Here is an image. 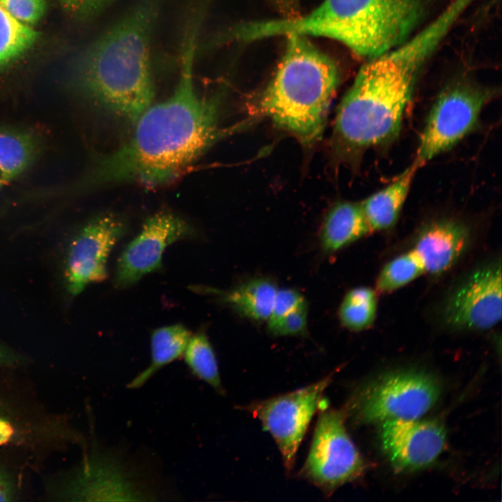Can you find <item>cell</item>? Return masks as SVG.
Returning a JSON list of instances; mask_svg holds the SVG:
<instances>
[{
  "label": "cell",
  "mask_w": 502,
  "mask_h": 502,
  "mask_svg": "<svg viewBox=\"0 0 502 502\" xmlns=\"http://www.w3.org/2000/svg\"><path fill=\"white\" fill-rule=\"evenodd\" d=\"M199 28L195 22L185 24L180 73L172 93L144 111L126 142L95 158L80 184L83 188L128 183L148 188L167 185L224 136L218 123V100L201 95L195 86Z\"/></svg>",
  "instance_id": "6da1fadb"
},
{
  "label": "cell",
  "mask_w": 502,
  "mask_h": 502,
  "mask_svg": "<svg viewBox=\"0 0 502 502\" xmlns=\"http://www.w3.org/2000/svg\"><path fill=\"white\" fill-rule=\"evenodd\" d=\"M448 31L446 23L435 18L361 66L335 120L338 137L349 151L362 152L396 139L418 73Z\"/></svg>",
  "instance_id": "7a4b0ae2"
},
{
  "label": "cell",
  "mask_w": 502,
  "mask_h": 502,
  "mask_svg": "<svg viewBox=\"0 0 502 502\" xmlns=\"http://www.w3.org/2000/svg\"><path fill=\"white\" fill-rule=\"evenodd\" d=\"M162 0H139L107 27L77 62L79 91L131 123L152 104L151 42Z\"/></svg>",
  "instance_id": "3957f363"
},
{
  "label": "cell",
  "mask_w": 502,
  "mask_h": 502,
  "mask_svg": "<svg viewBox=\"0 0 502 502\" xmlns=\"http://www.w3.org/2000/svg\"><path fill=\"white\" fill-rule=\"evenodd\" d=\"M284 54L259 101V112L311 145L321 136L339 83L335 63L307 36H288Z\"/></svg>",
  "instance_id": "277c9868"
},
{
  "label": "cell",
  "mask_w": 502,
  "mask_h": 502,
  "mask_svg": "<svg viewBox=\"0 0 502 502\" xmlns=\"http://www.w3.org/2000/svg\"><path fill=\"white\" fill-rule=\"evenodd\" d=\"M420 0H324L308 14L282 19L285 35L321 36L371 59L406 40L421 13Z\"/></svg>",
  "instance_id": "5b68a950"
},
{
  "label": "cell",
  "mask_w": 502,
  "mask_h": 502,
  "mask_svg": "<svg viewBox=\"0 0 502 502\" xmlns=\"http://www.w3.org/2000/svg\"><path fill=\"white\" fill-rule=\"evenodd\" d=\"M492 97L490 91L465 82L445 89L430 109L413 164L418 168L422 167L473 131Z\"/></svg>",
  "instance_id": "8992f818"
},
{
  "label": "cell",
  "mask_w": 502,
  "mask_h": 502,
  "mask_svg": "<svg viewBox=\"0 0 502 502\" xmlns=\"http://www.w3.org/2000/svg\"><path fill=\"white\" fill-rule=\"evenodd\" d=\"M439 393V386L431 376L416 371L397 372L370 384L348 409L356 419L367 423L414 420L433 406Z\"/></svg>",
  "instance_id": "52a82bcc"
},
{
  "label": "cell",
  "mask_w": 502,
  "mask_h": 502,
  "mask_svg": "<svg viewBox=\"0 0 502 502\" xmlns=\"http://www.w3.org/2000/svg\"><path fill=\"white\" fill-rule=\"evenodd\" d=\"M344 413L333 409L320 413L300 473L327 495L358 477L363 470L362 457L347 432Z\"/></svg>",
  "instance_id": "ba28073f"
},
{
  "label": "cell",
  "mask_w": 502,
  "mask_h": 502,
  "mask_svg": "<svg viewBox=\"0 0 502 502\" xmlns=\"http://www.w3.org/2000/svg\"><path fill=\"white\" fill-rule=\"evenodd\" d=\"M332 376L328 374L294 391L242 407L258 418L272 435L287 471L293 469L298 449Z\"/></svg>",
  "instance_id": "9c48e42d"
},
{
  "label": "cell",
  "mask_w": 502,
  "mask_h": 502,
  "mask_svg": "<svg viewBox=\"0 0 502 502\" xmlns=\"http://www.w3.org/2000/svg\"><path fill=\"white\" fill-rule=\"evenodd\" d=\"M447 326L461 330H483L501 318L500 258L472 270L447 296L442 307Z\"/></svg>",
  "instance_id": "30bf717a"
},
{
  "label": "cell",
  "mask_w": 502,
  "mask_h": 502,
  "mask_svg": "<svg viewBox=\"0 0 502 502\" xmlns=\"http://www.w3.org/2000/svg\"><path fill=\"white\" fill-rule=\"evenodd\" d=\"M123 220L112 213L86 224L70 241L64 259L66 290L75 297L87 286L103 281L111 252L125 233Z\"/></svg>",
  "instance_id": "8fae6325"
},
{
  "label": "cell",
  "mask_w": 502,
  "mask_h": 502,
  "mask_svg": "<svg viewBox=\"0 0 502 502\" xmlns=\"http://www.w3.org/2000/svg\"><path fill=\"white\" fill-rule=\"evenodd\" d=\"M192 233L190 225L172 212L160 211L148 218L139 233L119 256L115 285L120 288L130 287L146 275L160 269L166 248Z\"/></svg>",
  "instance_id": "7c38bea8"
},
{
  "label": "cell",
  "mask_w": 502,
  "mask_h": 502,
  "mask_svg": "<svg viewBox=\"0 0 502 502\" xmlns=\"http://www.w3.org/2000/svg\"><path fill=\"white\" fill-rule=\"evenodd\" d=\"M112 455L94 451L53 492L59 501H139L149 496Z\"/></svg>",
  "instance_id": "4fadbf2b"
},
{
  "label": "cell",
  "mask_w": 502,
  "mask_h": 502,
  "mask_svg": "<svg viewBox=\"0 0 502 502\" xmlns=\"http://www.w3.org/2000/svg\"><path fill=\"white\" fill-rule=\"evenodd\" d=\"M381 423V446L397 471L425 468L434 462L444 448L446 431L436 420L390 419Z\"/></svg>",
  "instance_id": "5bb4252c"
},
{
  "label": "cell",
  "mask_w": 502,
  "mask_h": 502,
  "mask_svg": "<svg viewBox=\"0 0 502 502\" xmlns=\"http://www.w3.org/2000/svg\"><path fill=\"white\" fill-rule=\"evenodd\" d=\"M470 236L469 229L463 222L452 218L439 219L420 230L413 250L421 259L425 273L438 275L460 258L469 245Z\"/></svg>",
  "instance_id": "9a60e30c"
},
{
  "label": "cell",
  "mask_w": 502,
  "mask_h": 502,
  "mask_svg": "<svg viewBox=\"0 0 502 502\" xmlns=\"http://www.w3.org/2000/svg\"><path fill=\"white\" fill-rule=\"evenodd\" d=\"M371 232L361 202L342 201L325 217L319 241L325 252L335 253Z\"/></svg>",
  "instance_id": "2e32d148"
},
{
  "label": "cell",
  "mask_w": 502,
  "mask_h": 502,
  "mask_svg": "<svg viewBox=\"0 0 502 502\" xmlns=\"http://www.w3.org/2000/svg\"><path fill=\"white\" fill-rule=\"evenodd\" d=\"M418 169L413 163L390 184L361 201L372 231L386 230L395 225Z\"/></svg>",
  "instance_id": "e0dca14e"
},
{
  "label": "cell",
  "mask_w": 502,
  "mask_h": 502,
  "mask_svg": "<svg viewBox=\"0 0 502 502\" xmlns=\"http://www.w3.org/2000/svg\"><path fill=\"white\" fill-rule=\"evenodd\" d=\"M39 151V141L23 130L0 128V191L24 173Z\"/></svg>",
  "instance_id": "ac0fdd59"
},
{
  "label": "cell",
  "mask_w": 502,
  "mask_h": 502,
  "mask_svg": "<svg viewBox=\"0 0 502 502\" xmlns=\"http://www.w3.org/2000/svg\"><path fill=\"white\" fill-rule=\"evenodd\" d=\"M191 336L190 331L179 324L153 330L150 364L128 383V387L131 389L140 388L163 367L183 356Z\"/></svg>",
  "instance_id": "d6986e66"
},
{
  "label": "cell",
  "mask_w": 502,
  "mask_h": 502,
  "mask_svg": "<svg viewBox=\"0 0 502 502\" xmlns=\"http://www.w3.org/2000/svg\"><path fill=\"white\" fill-rule=\"evenodd\" d=\"M277 289L271 280L259 277L249 280L221 296L239 314L261 321L269 318Z\"/></svg>",
  "instance_id": "ffe728a7"
},
{
  "label": "cell",
  "mask_w": 502,
  "mask_h": 502,
  "mask_svg": "<svg viewBox=\"0 0 502 502\" xmlns=\"http://www.w3.org/2000/svg\"><path fill=\"white\" fill-rule=\"evenodd\" d=\"M191 372L211 386L218 393H225L218 361L213 347L203 331L191 336L183 353Z\"/></svg>",
  "instance_id": "44dd1931"
},
{
  "label": "cell",
  "mask_w": 502,
  "mask_h": 502,
  "mask_svg": "<svg viewBox=\"0 0 502 502\" xmlns=\"http://www.w3.org/2000/svg\"><path fill=\"white\" fill-rule=\"evenodd\" d=\"M376 309L375 291L367 287H358L344 296L338 310L339 319L347 329L360 331L373 324Z\"/></svg>",
  "instance_id": "7402d4cb"
},
{
  "label": "cell",
  "mask_w": 502,
  "mask_h": 502,
  "mask_svg": "<svg viewBox=\"0 0 502 502\" xmlns=\"http://www.w3.org/2000/svg\"><path fill=\"white\" fill-rule=\"evenodd\" d=\"M38 36V32L15 19L0 5V68L28 50Z\"/></svg>",
  "instance_id": "603a6c76"
},
{
  "label": "cell",
  "mask_w": 502,
  "mask_h": 502,
  "mask_svg": "<svg viewBox=\"0 0 502 502\" xmlns=\"http://www.w3.org/2000/svg\"><path fill=\"white\" fill-rule=\"evenodd\" d=\"M425 273L423 264L412 249L388 261L381 270L376 280V290L390 293L410 283Z\"/></svg>",
  "instance_id": "cb8c5ba5"
},
{
  "label": "cell",
  "mask_w": 502,
  "mask_h": 502,
  "mask_svg": "<svg viewBox=\"0 0 502 502\" xmlns=\"http://www.w3.org/2000/svg\"><path fill=\"white\" fill-rule=\"evenodd\" d=\"M0 5L15 19L27 25L38 22L46 10L45 0H0Z\"/></svg>",
  "instance_id": "d4e9b609"
},
{
  "label": "cell",
  "mask_w": 502,
  "mask_h": 502,
  "mask_svg": "<svg viewBox=\"0 0 502 502\" xmlns=\"http://www.w3.org/2000/svg\"><path fill=\"white\" fill-rule=\"evenodd\" d=\"M307 303L302 304L268 326V330L277 336H296L306 333L307 326Z\"/></svg>",
  "instance_id": "484cf974"
},
{
  "label": "cell",
  "mask_w": 502,
  "mask_h": 502,
  "mask_svg": "<svg viewBox=\"0 0 502 502\" xmlns=\"http://www.w3.org/2000/svg\"><path fill=\"white\" fill-rule=\"evenodd\" d=\"M306 302L305 297L296 289H278L270 317L267 320L268 326L275 324Z\"/></svg>",
  "instance_id": "4316f807"
},
{
  "label": "cell",
  "mask_w": 502,
  "mask_h": 502,
  "mask_svg": "<svg viewBox=\"0 0 502 502\" xmlns=\"http://www.w3.org/2000/svg\"><path fill=\"white\" fill-rule=\"evenodd\" d=\"M65 12L77 20L92 18L116 0H58Z\"/></svg>",
  "instance_id": "83f0119b"
},
{
  "label": "cell",
  "mask_w": 502,
  "mask_h": 502,
  "mask_svg": "<svg viewBox=\"0 0 502 502\" xmlns=\"http://www.w3.org/2000/svg\"><path fill=\"white\" fill-rule=\"evenodd\" d=\"M17 496L15 479L6 469L0 468V501H15Z\"/></svg>",
  "instance_id": "f1b7e54d"
},
{
  "label": "cell",
  "mask_w": 502,
  "mask_h": 502,
  "mask_svg": "<svg viewBox=\"0 0 502 502\" xmlns=\"http://www.w3.org/2000/svg\"><path fill=\"white\" fill-rule=\"evenodd\" d=\"M15 435V428L5 408L0 402V446L10 442Z\"/></svg>",
  "instance_id": "f546056e"
},
{
  "label": "cell",
  "mask_w": 502,
  "mask_h": 502,
  "mask_svg": "<svg viewBox=\"0 0 502 502\" xmlns=\"http://www.w3.org/2000/svg\"><path fill=\"white\" fill-rule=\"evenodd\" d=\"M23 361L22 355L0 342V367L16 366Z\"/></svg>",
  "instance_id": "4dcf8cb0"
}]
</instances>
